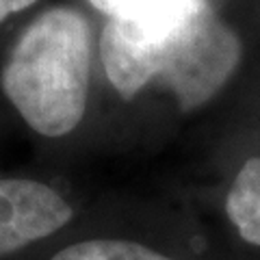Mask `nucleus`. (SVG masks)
Masks as SVG:
<instances>
[{"label": "nucleus", "instance_id": "1", "mask_svg": "<svg viewBox=\"0 0 260 260\" xmlns=\"http://www.w3.org/2000/svg\"><path fill=\"white\" fill-rule=\"evenodd\" d=\"M100 56L124 98L158 78L189 111L223 87L241 59V44L206 0H172L137 18H109Z\"/></svg>", "mask_w": 260, "mask_h": 260}, {"label": "nucleus", "instance_id": "2", "mask_svg": "<svg viewBox=\"0 0 260 260\" xmlns=\"http://www.w3.org/2000/svg\"><path fill=\"white\" fill-rule=\"evenodd\" d=\"M89 65L87 20L74 9L56 7L22 32L3 70V89L32 130L61 137L83 119Z\"/></svg>", "mask_w": 260, "mask_h": 260}, {"label": "nucleus", "instance_id": "3", "mask_svg": "<svg viewBox=\"0 0 260 260\" xmlns=\"http://www.w3.org/2000/svg\"><path fill=\"white\" fill-rule=\"evenodd\" d=\"M70 219V204L48 184L0 180V256L56 232Z\"/></svg>", "mask_w": 260, "mask_h": 260}, {"label": "nucleus", "instance_id": "4", "mask_svg": "<svg viewBox=\"0 0 260 260\" xmlns=\"http://www.w3.org/2000/svg\"><path fill=\"white\" fill-rule=\"evenodd\" d=\"M225 210L239 234L251 245H260V158H249L234 178Z\"/></svg>", "mask_w": 260, "mask_h": 260}, {"label": "nucleus", "instance_id": "5", "mask_svg": "<svg viewBox=\"0 0 260 260\" xmlns=\"http://www.w3.org/2000/svg\"><path fill=\"white\" fill-rule=\"evenodd\" d=\"M52 260H172L150 247L130 241L93 239L61 249Z\"/></svg>", "mask_w": 260, "mask_h": 260}, {"label": "nucleus", "instance_id": "6", "mask_svg": "<svg viewBox=\"0 0 260 260\" xmlns=\"http://www.w3.org/2000/svg\"><path fill=\"white\" fill-rule=\"evenodd\" d=\"M89 3L98 11L107 13L109 18L128 20V18H137V15L158 9V7L172 3V0H89Z\"/></svg>", "mask_w": 260, "mask_h": 260}, {"label": "nucleus", "instance_id": "7", "mask_svg": "<svg viewBox=\"0 0 260 260\" xmlns=\"http://www.w3.org/2000/svg\"><path fill=\"white\" fill-rule=\"evenodd\" d=\"M35 0H0V22L5 18H9L11 13H18L22 9L30 7Z\"/></svg>", "mask_w": 260, "mask_h": 260}]
</instances>
